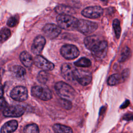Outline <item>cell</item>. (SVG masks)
Wrapping results in <instances>:
<instances>
[{"instance_id":"7402d4cb","label":"cell","mask_w":133,"mask_h":133,"mask_svg":"<svg viewBox=\"0 0 133 133\" xmlns=\"http://www.w3.org/2000/svg\"><path fill=\"white\" fill-rule=\"evenodd\" d=\"M91 64L90 60L85 57L81 58L74 62V65L78 67H89Z\"/></svg>"},{"instance_id":"2e32d148","label":"cell","mask_w":133,"mask_h":133,"mask_svg":"<svg viewBox=\"0 0 133 133\" xmlns=\"http://www.w3.org/2000/svg\"><path fill=\"white\" fill-rule=\"evenodd\" d=\"M18 123L16 120H11L3 125L1 129V133H12L18 128Z\"/></svg>"},{"instance_id":"277c9868","label":"cell","mask_w":133,"mask_h":133,"mask_svg":"<svg viewBox=\"0 0 133 133\" xmlns=\"http://www.w3.org/2000/svg\"><path fill=\"white\" fill-rule=\"evenodd\" d=\"M31 93L33 96L41 100L47 101L52 98V93L50 90L46 86H35L32 88Z\"/></svg>"},{"instance_id":"4316f807","label":"cell","mask_w":133,"mask_h":133,"mask_svg":"<svg viewBox=\"0 0 133 133\" xmlns=\"http://www.w3.org/2000/svg\"><path fill=\"white\" fill-rule=\"evenodd\" d=\"M48 75L49 74H48V73L45 71H40L38 73L37 77L38 81L42 84L46 83L48 79V77H49Z\"/></svg>"},{"instance_id":"d4e9b609","label":"cell","mask_w":133,"mask_h":133,"mask_svg":"<svg viewBox=\"0 0 133 133\" xmlns=\"http://www.w3.org/2000/svg\"><path fill=\"white\" fill-rule=\"evenodd\" d=\"M131 51L128 47H125L122 51L118 61L119 62H124L127 60L130 56Z\"/></svg>"},{"instance_id":"d6986e66","label":"cell","mask_w":133,"mask_h":133,"mask_svg":"<svg viewBox=\"0 0 133 133\" xmlns=\"http://www.w3.org/2000/svg\"><path fill=\"white\" fill-rule=\"evenodd\" d=\"M52 128L55 133H73L71 128L61 124H55Z\"/></svg>"},{"instance_id":"484cf974","label":"cell","mask_w":133,"mask_h":133,"mask_svg":"<svg viewBox=\"0 0 133 133\" xmlns=\"http://www.w3.org/2000/svg\"><path fill=\"white\" fill-rule=\"evenodd\" d=\"M113 28L114 29V31L115 32V36L117 38H119L121 33V28L120 25L119 21L116 19L113 20Z\"/></svg>"},{"instance_id":"4dcf8cb0","label":"cell","mask_w":133,"mask_h":133,"mask_svg":"<svg viewBox=\"0 0 133 133\" xmlns=\"http://www.w3.org/2000/svg\"><path fill=\"white\" fill-rule=\"evenodd\" d=\"M4 94V90H3V86L1 84H0V98L3 97Z\"/></svg>"},{"instance_id":"44dd1931","label":"cell","mask_w":133,"mask_h":133,"mask_svg":"<svg viewBox=\"0 0 133 133\" xmlns=\"http://www.w3.org/2000/svg\"><path fill=\"white\" fill-rule=\"evenodd\" d=\"M12 73L17 77H22L25 74L26 71L24 68L20 65H15L12 68Z\"/></svg>"},{"instance_id":"f1b7e54d","label":"cell","mask_w":133,"mask_h":133,"mask_svg":"<svg viewBox=\"0 0 133 133\" xmlns=\"http://www.w3.org/2000/svg\"><path fill=\"white\" fill-rule=\"evenodd\" d=\"M18 19L16 16H13L10 17L7 22V24L10 27H14L18 23Z\"/></svg>"},{"instance_id":"30bf717a","label":"cell","mask_w":133,"mask_h":133,"mask_svg":"<svg viewBox=\"0 0 133 133\" xmlns=\"http://www.w3.org/2000/svg\"><path fill=\"white\" fill-rule=\"evenodd\" d=\"M25 112V108L20 105L7 106L4 111L3 115L6 117H20Z\"/></svg>"},{"instance_id":"3957f363","label":"cell","mask_w":133,"mask_h":133,"mask_svg":"<svg viewBox=\"0 0 133 133\" xmlns=\"http://www.w3.org/2000/svg\"><path fill=\"white\" fill-rule=\"evenodd\" d=\"M108 49V43L105 41H99L90 50L92 56L98 60L103 59L107 55Z\"/></svg>"},{"instance_id":"ffe728a7","label":"cell","mask_w":133,"mask_h":133,"mask_svg":"<svg viewBox=\"0 0 133 133\" xmlns=\"http://www.w3.org/2000/svg\"><path fill=\"white\" fill-rule=\"evenodd\" d=\"M99 41L100 40L98 37L96 36H89L84 39V44L87 49L91 50Z\"/></svg>"},{"instance_id":"9c48e42d","label":"cell","mask_w":133,"mask_h":133,"mask_svg":"<svg viewBox=\"0 0 133 133\" xmlns=\"http://www.w3.org/2000/svg\"><path fill=\"white\" fill-rule=\"evenodd\" d=\"M103 12V9L99 6H89L84 8L82 14L85 17L90 19H96L99 18Z\"/></svg>"},{"instance_id":"5b68a950","label":"cell","mask_w":133,"mask_h":133,"mask_svg":"<svg viewBox=\"0 0 133 133\" xmlns=\"http://www.w3.org/2000/svg\"><path fill=\"white\" fill-rule=\"evenodd\" d=\"M97 28L98 24L97 23L81 19L78 20L76 29L84 34H88L95 31Z\"/></svg>"},{"instance_id":"83f0119b","label":"cell","mask_w":133,"mask_h":133,"mask_svg":"<svg viewBox=\"0 0 133 133\" xmlns=\"http://www.w3.org/2000/svg\"><path fill=\"white\" fill-rule=\"evenodd\" d=\"M60 103L62 107L66 110H70L72 107V104L70 100H68L66 99H61V100H60Z\"/></svg>"},{"instance_id":"e0dca14e","label":"cell","mask_w":133,"mask_h":133,"mask_svg":"<svg viewBox=\"0 0 133 133\" xmlns=\"http://www.w3.org/2000/svg\"><path fill=\"white\" fill-rule=\"evenodd\" d=\"M55 11L59 15H70L74 14L75 10L73 8L70 6L60 5L57 6L55 8Z\"/></svg>"},{"instance_id":"8992f818","label":"cell","mask_w":133,"mask_h":133,"mask_svg":"<svg viewBox=\"0 0 133 133\" xmlns=\"http://www.w3.org/2000/svg\"><path fill=\"white\" fill-rule=\"evenodd\" d=\"M74 78L82 85L86 86L91 82L92 75L89 71L76 69Z\"/></svg>"},{"instance_id":"7a4b0ae2","label":"cell","mask_w":133,"mask_h":133,"mask_svg":"<svg viewBox=\"0 0 133 133\" xmlns=\"http://www.w3.org/2000/svg\"><path fill=\"white\" fill-rule=\"evenodd\" d=\"M56 19L58 26L61 29L66 30H74L77 28L78 20L71 16L59 15Z\"/></svg>"},{"instance_id":"ac0fdd59","label":"cell","mask_w":133,"mask_h":133,"mask_svg":"<svg viewBox=\"0 0 133 133\" xmlns=\"http://www.w3.org/2000/svg\"><path fill=\"white\" fill-rule=\"evenodd\" d=\"M20 60L26 67H30L33 63V59L32 56L26 51H23L20 54Z\"/></svg>"},{"instance_id":"f546056e","label":"cell","mask_w":133,"mask_h":133,"mask_svg":"<svg viewBox=\"0 0 133 133\" xmlns=\"http://www.w3.org/2000/svg\"><path fill=\"white\" fill-rule=\"evenodd\" d=\"M7 107V103L5 101V99H4L3 97L0 98V110H4Z\"/></svg>"},{"instance_id":"4fadbf2b","label":"cell","mask_w":133,"mask_h":133,"mask_svg":"<svg viewBox=\"0 0 133 133\" xmlns=\"http://www.w3.org/2000/svg\"><path fill=\"white\" fill-rule=\"evenodd\" d=\"M46 43V39L42 35H38L36 36L33 41V42L31 47L32 52L36 55L42 52L44 48V47Z\"/></svg>"},{"instance_id":"52a82bcc","label":"cell","mask_w":133,"mask_h":133,"mask_svg":"<svg viewBox=\"0 0 133 133\" xmlns=\"http://www.w3.org/2000/svg\"><path fill=\"white\" fill-rule=\"evenodd\" d=\"M60 53L64 58L71 60L77 58L79 56V51L75 46L66 44L62 46L60 49Z\"/></svg>"},{"instance_id":"ba28073f","label":"cell","mask_w":133,"mask_h":133,"mask_svg":"<svg viewBox=\"0 0 133 133\" xmlns=\"http://www.w3.org/2000/svg\"><path fill=\"white\" fill-rule=\"evenodd\" d=\"M12 99L18 101H24L28 97V91L26 87L18 86L12 89L10 94Z\"/></svg>"},{"instance_id":"5bb4252c","label":"cell","mask_w":133,"mask_h":133,"mask_svg":"<svg viewBox=\"0 0 133 133\" xmlns=\"http://www.w3.org/2000/svg\"><path fill=\"white\" fill-rule=\"evenodd\" d=\"M129 72L127 69L124 70L121 74H114L111 75L108 79V84L110 86H114L123 82L129 76Z\"/></svg>"},{"instance_id":"6da1fadb","label":"cell","mask_w":133,"mask_h":133,"mask_svg":"<svg viewBox=\"0 0 133 133\" xmlns=\"http://www.w3.org/2000/svg\"><path fill=\"white\" fill-rule=\"evenodd\" d=\"M55 89L57 94L62 98L68 100H72L76 96L74 89L64 82H58L55 85Z\"/></svg>"},{"instance_id":"603a6c76","label":"cell","mask_w":133,"mask_h":133,"mask_svg":"<svg viewBox=\"0 0 133 133\" xmlns=\"http://www.w3.org/2000/svg\"><path fill=\"white\" fill-rule=\"evenodd\" d=\"M24 133H39V128L36 124H31L25 126Z\"/></svg>"},{"instance_id":"cb8c5ba5","label":"cell","mask_w":133,"mask_h":133,"mask_svg":"<svg viewBox=\"0 0 133 133\" xmlns=\"http://www.w3.org/2000/svg\"><path fill=\"white\" fill-rule=\"evenodd\" d=\"M11 35V32L9 29L4 28L0 30V42L3 43L6 41Z\"/></svg>"},{"instance_id":"9a60e30c","label":"cell","mask_w":133,"mask_h":133,"mask_svg":"<svg viewBox=\"0 0 133 133\" xmlns=\"http://www.w3.org/2000/svg\"><path fill=\"white\" fill-rule=\"evenodd\" d=\"M76 68L71 63H64L61 68L62 76L67 81L74 80V74Z\"/></svg>"},{"instance_id":"8fae6325","label":"cell","mask_w":133,"mask_h":133,"mask_svg":"<svg viewBox=\"0 0 133 133\" xmlns=\"http://www.w3.org/2000/svg\"><path fill=\"white\" fill-rule=\"evenodd\" d=\"M33 63L37 68L43 71H51L54 69V64L41 55H37L33 59Z\"/></svg>"},{"instance_id":"7c38bea8","label":"cell","mask_w":133,"mask_h":133,"mask_svg":"<svg viewBox=\"0 0 133 133\" xmlns=\"http://www.w3.org/2000/svg\"><path fill=\"white\" fill-rule=\"evenodd\" d=\"M43 31L47 37L50 39H54L60 34L61 32V29L55 24L48 23L44 26Z\"/></svg>"}]
</instances>
